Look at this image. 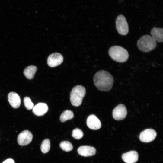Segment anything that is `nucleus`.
Returning a JSON list of instances; mask_svg holds the SVG:
<instances>
[{
	"mask_svg": "<svg viewBox=\"0 0 163 163\" xmlns=\"http://www.w3.org/2000/svg\"><path fill=\"white\" fill-rule=\"evenodd\" d=\"M94 84L99 90L106 91L112 88L114 82L112 75L108 72L100 70L97 72L93 77Z\"/></svg>",
	"mask_w": 163,
	"mask_h": 163,
	"instance_id": "1",
	"label": "nucleus"
},
{
	"mask_svg": "<svg viewBox=\"0 0 163 163\" xmlns=\"http://www.w3.org/2000/svg\"><path fill=\"white\" fill-rule=\"evenodd\" d=\"M63 60V58L62 54L58 53H54L49 56L47 63L50 67H55L60 65Z\"/></svg>",
	"mask_w": 163,
	"mask_h": 163,
	"instance_id": "9",
	"label": "nucleus"
},
{
	"mask_svg": "<svg viewBox=\"0 0 163 163\" xmlns=\"http://www.w3.org/2000/svg\"><path fill=\"white\" fill-rule=\"evenodd\" d=\"M50 143L49 139H46L42 141L40 149L43 153H46L48 152L50 150Z\"/></svg>",
	"mask_w": 163,
	"mask_h": 163,
	"instance_id": "18",
	"label": "nucleus"
},
{
	"mask_svg": "<svg viewBox=\"0 0 163 163\" xmlns=\"http://www.w3.org/2000/svg\"><path fill=\"white\" fill-rule=\"evenodd\" d=\"M86 123L88 126L93 130H97L101 126V122L99 119L94 115L89 116L87 120Z\"/></svg>",
	"mask_w": 163,
	"mask_h": 163,
	"instance_id": "10",
	"label": "nucleus"
},
{
	"mask_svg": "<svg viewBox=\"0 0 163 163\" xmlns=\"http://www.w3.org/2000/svg\"><path fill=\"white\" fill-rule=\"evenodd\" d=\"M152 37L159 42L163 41V29L161 28L154 27L151 31Z\"/></svg>",
	"mask_w": 163,
	"mask_h": 163,
	"instance_id": "15",
	"label": "nucleus"
},
{
	"mask_svg": "<svg viewBox=\"0 0 163 163\" xmlns=\"http://www.w3.org/2000/svg\"><path fill=\"white\" fill-rule=\"evenodd\" d=\"M138 153L135 151H131L123 154L122 159L126 163H135L138 159Z\"/></svg>",
	"mask_w": 163,
	"mask_h": 163,
	"instance_id": "11",
	"label": "nucleus"
},
{
	"mask_svg": "<svg viewBox=\"0 0 163 163\" xmlns=\"http://www.w3.org/2000/svg\"><path fill=\"white\" fill-rule=\"evenodd\" d=\"M127 110L125 106L123 104H120L113 110L112 114L114 119L121 120L124 119L127 114Z\"/></svg>",
	"mask_w": 163,
	"mask_h": 163,
	"instance_id": "7",
	"label": "nucleus"
},
{
	"mask_svg": "<svg viewBox=\"0 0 163 163\" xmlns=\"http://www.w3.org/2000/svg\"><path fill=\"white\" fill-rule=\"evenodd\" d=\"M37 69L35 66L30 65L25 69L24 74L28 79H32L34 78Z\"/></svg>",
	"mask_w": 163,
	"mask_h": 163,
	"instance_id": "16",
	"label": "nucleus"
},
{
	"mask_svg": "<svg viewBox=\"0 0 163 163\" xmlns=\"http://www.w3.org/2000/svg\"><path fill=\"white\" fill-rule=\"evenodd\" d=\"M33 136V135L30 131L28 130L23 131L18 136V143L21 146L27 145L32 141Z\"/></svg>",
	"mask_w": 163,
	"mask_h": 163,
	"instance_id": "8",
	"label": "nucleus"
},
{
	"mask_svg": "<svg viewBox=\"0 0 163 163\" xmlns=\"http://www.w3.org/2000/svg\"><path fill=\"white\" fill-rule=\"evenodd\" d=\"M137 45L139 50L142 51L148 52L156 47L157 43L152 36L145 35L143 36L138 40Z\"/></svg>",
	"mask_w": 163,
	"mask_h": 163,
	"instance_id": "3",
	"label": "nucleus"
},
{
	"mask_svg": "<svg viewBox=\"0 0 163 163\" xmlns=\"http://www.w3.org/2000/svg\"><path fill=\"white\" fill-rule=\"evenodd\" d=\"M2 163H15V162L13 159L9 158L5 160Z\"/></svg>",
	"mask_w": 163,
	"mask_h": 163,
	"instance_id": "22",
	"label": "nucleus"
},
{
	"mask_svg": "<svg viewBox=\"0 0 163 163\" xmlns=\"http://www.w3.org/2000/svg\"><path fill=\"white\" fill-rule=\"evenodd\" d=\"M24 105L26 108L28 110L32 109L34 107V104L31 99L28 97H26L24 99Z\"/></svg>",
	"mask_w": 163,
	"mask_h": 163,
	"instance_id": "21",
	"label": "nucleus"
},
{
	"mask_svg": "<svg viewBox=\"0 0 163 163\" xmlns=\"http://www.w3.org/2000/svg\"><path fill=\"white\" fill-rule=\"evenodd\" d=\"M83 135V132L78 128H76L72 131V136L76 139H79L82 138Z\"/></svg>",
	"mask_w": 163,
	"mask_h": 163,
	"instance_id": "20",
	"label": "nucleus"
},
{
	"mask_svg": "<svg viewBox=\"0 0 163 163\" xmlns=\"http://www.w3.org/2000/svg\"><path fill=\"white\" fill-rule=\"evenodd\" d=\"M48 109V107L46 104L39 103L33 107L32 112L35 115L40 116L45 114L47 112Z\"/></svg>",
	"mask_w": 163,
	"mask_h": 163,
	"instance_id": "14",
	"label": "nucleus"
},
{
	"mask_svg": "<svg viewBox=\"0 0 163 163\" xmlns=\"http://www.w3.org/2000/svg\"><path fill=\"white\" fill-rule=\"evenodd\" d=\"M108 54L113 60L120 63L126 62L129 57L127 50L119 46L115 45L110 47L108 50Z\"/></svg>",
	"mask_w": 163,
	"mask_h": 163,
	"instance_id": "2",
	"label": "nucleus"
},
{
	"mask_svg": "<svg viewBox=\"0 0 163 163\" xmlns=\"http://www.w3.org/2000/svg\"><path fill=\"white\" fill-rule=\"evenodd\" d=\"M60 147L64 151L69 152L73 148L72 144L69 142L65 141L61 142L59 144Z\"/></svg>",
	"mask_w": 163,
	"mask_h": 163,
	"instance_id": "19",
	"label": "nucleus"
},
{
	"mask_svg": "<svg viewBox=\"0 0 163 163\" xmlns=\"http://www.w3.org/2000/svg\"><path fill=\"white\" fill-rule=\"evenodd\" d=\"M85 94V89L83 86L78 85L73 88L70 94V100L72 105L76 107L80 106Z\"/></svg>",
	"mask_w": 163,
	"mask_h": 163,
	"instance_id": "4",
	"label": "nucleus"
},
{
	"mask_svg": "<svg viewBox=\"0 0 163 163\" xmlns=\"http://www.w3.org/2000/svg\"><path fill=\"white\" fill-rule=\"evenodd\" d=\"M74 117V114L72 111L69 110H66L61 114L60 117V120L61 122H64L68 120L72 119Z\"/></svg>",
	"mask_w": 163,
	"mask_h": 163,
	"instance_id": "17",
	"label": "nucleus"
},
{
	"mask_svg": "<svg viewBox=\"0 0 163 163\" xmlns=\"http://www.w3.org/2000/svg\"><path fill=\"white\" fill-rule=\"evenodd\" d=\"M116 27L117 32L120 35H126L129 32L128 23L125 18L122 15H120L117 18Z\"/></svg>",
	"mask_w": 163,
	"mask_h": 163,
	"instance_id": "5",
	"label": "nucleus"
},
{
	"mask_svg": "<svg viewBox=\"0 0 163 163\" xmlns=\"http://www.w3.org/2000/svg\"><path fill=\"white\" fill-rule=\"evenodd\" d=\"M8 97L9 102L12 107L17 108L20 106L21 100L20 97L17 93L11 92L8 94Z\"/></svg>",
	"mask_w": 163,
	"mask_h": 163,
	"instance_id": "13",
	"label": "nucleus"
},
{
	"mask_svg": "<svg viewBox=\"0 0 163 163\" xmlns=\"http://www.w3.org/2000/svg\"><path fill=\"white\" fill-rule=\"evenodd\" d=\"M77 151L80 155L85 156H90L94 155L96 149L94 147L89 146H82L78 148Z\"/></svg>",
	"mask_w": 163,
	"mask_h": 163,
	"instance_id": "12",
	"label": "nucleus"
},
{
	"mask_svg": "<svg viewBox=\"0 0 163 163\" xmlns=\"http://www.w3.org/2000/svg\"><path fill=\"white\" fill-rule=\"evenodd\" d=\"M157 135L156 131L152 129H146L140 133L139 138L144 142H149L155 139Z\"/></svg>",
	"mask_w": 163,
	"mask_h": 163,
	"instance_id": "6",
	"label": "nucleus"
}]
</instances>
